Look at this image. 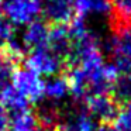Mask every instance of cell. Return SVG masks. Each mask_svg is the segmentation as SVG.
Masks as SVG:
<instances>
[{
	"label": "cell",
	"mask_w": 131,
	"mask_h": 131,
	"mask_svg": "<svg viewBox=\"0 0 131 131\" xmlns=\"http://www.w3.org/2000/svg\"><path fill=\"white\" fill-rule=\"evenodd\" d=\"M114 31L131 28V0H107Z\"/></svg>",
	"instance_id": "obj_8"
},
{
	"label": "cell",
	"mask_w": 131,
	"mask_h": 131,
	"mask_svg": "<svg viewBox=\"0 0 131 131\" xmlns=\"http://www.w3.org/2000/svg\"><path fill=\"white\" fill-rule=\"evenodd\" d=\"M12 40H14L13 24L2 14L0 16V44H6Z\"/></svg>",
	"instance_id": "obj_13"
},
{
	"label": "cell",
	"mask_w": 131,
	"mask_h": 131,
	"mask_svg": "<svg viewBox=\"0 0 131 131\" xmlns=\"http://www.w3.org/2000/svg\"><path fill=\"white\" fill-rule=\"evenodd\" d=\"M0 131H9V116L2 104H0Z\"/></svg>",
	"instance_id": "obj_14"
},
{
	"label": "cell",
	"mask_w": 131,
	"mask_h": 131,
	"mask_svg": "<svg viewBox=\"0 0 131 131\" xmlns=\"http://www.w3.org/2000/svg\"><path fill=\"white\" fill-rule=\"evenodd\" d=\"M26 61V68L31 69L32 72L41 75H47V76H55L59 73L62 69L66 71V63L62 58H59L54 51L48 48V47H41V48L32 49Z\"/></svg>",
	"instance_id": "obj_3"
},
{
	"label": "cell",
	"mask_w": 131,
	"mask_h": 131,
	"mask_svg": "<svg viewBox=\"0 0 131 131\" xmlns=\"http://www.w3.org/2000/svg\"><path fill=\"white\" fill-rule=\"evenodd\" d=\"M69 93V83L65 76H51L44 82V97L49 100H61Z\"/></svg>",
	"instance_id": "obj_9"
},
{
	"label": "cell",
	"mask_w": 131,
	"mask_h": 131,
	"mask_svg": "<svg viewBox=\"0 0 131 131\" xmlns=\"http://www.w3.org/2000/svg\"><path fill=\"white\" fill-rule=\"evenodd\" d=\"M49 34V26L45 21H32L27 26L23 34V44L30 51L47 45Z\"/></svg>",
	"instance_id": "obj_7"
},
{
	"label": "cell",
	"mask_w": 131,
	"mask_h": 131,
	"mask_svg": "<svg viewBox=\"0 0 131 131\" xmlns=\"http://www.w3.org/2000/svg\"><path fill=\"white\" fill-rule=\"evenodd\" d=\"M85 108L94 120L102 124H111L120 111V106L110 94L89 97L85 102Z\"/></svg>",
	"instance_id": "obj_6"
},
{
	"label": "cell",
	"mask_w": 131,
	"mask_h": 131,
	"mask_svg": "<svg viewBox=\"0 0 131 131\" xmlns=\"http://www.w3.org/2000/svg\"><path fill=\"white\" fill-rule=\"evenodd\" d=\"M42 0H3L2 13L12 24L24 26L35 21L41 14Z\"/></svg>",
	"instance_id": "obj_2"
},
{
	"label": "cell",
	"mask_w": 131,
	"mask_h": 131,
	"mask_svg": "<svg viewBox=\"0 0 131 131\" xmlns=\"http://www.w3.org/2000/svg\"><path fill=\"white\" fill-rule=\"evenodd\" d=\"M111 125L116 131H131V102L120 107L118 114Z\"/></svg>",
	"instance_id": "obj_12"
},
{
	"label": "cell",
	"mask_w": 131,
	"mask_h": 131,
	"mask_svg": "<svg viewBox=\"0 0 131 131\" xmlns=\"http://www.w3.org/2000/svg\"><path fill=\"white\" fill-rule=\"evenodd\" d=\"M41 13L48 26H68L76 17L75 0H42Z\"/></svg>",
	"instance_id": "obj_5"
},
{
	"label": "cell",
	"mask_w": 131,
	"mask_h": 131,
	"mask_svg": "<svg viewBox=\"0 0 131 131\" xmlns=\"http://www.w3.org/2000/svg\"><path fill=\"white\" fill-rule=\"evenodd\" d=\"M107 51L118 73H131V28L114 31L107 42Z\"/></svg>",
	"instance_id": "obj_1"
},
{
	"label": "cell",
	"mask_w": 131,
	"mask_h": 131,
	"mask_svg": "<svg viewBox=\"0 0 131 131\" xmlns=\"http://www.w3.org/2000/svg\"><path fill=\"white\" fill-rule=\"evenodd\" d=\"M2 3H3V0H0V7H2Z\"/></svg>",
	"instance_id": "obj_15"
},
{
	"label": "cell",
	"mask_w": 131,
	"mask_h": 131,
	"mask_svg": "<svg viewBox=\"0 0 131 131\" xmlns=\"http://www.w3.org/2000/svg\"><path fill=\"white\" fill-rule=\"evenodd\" d=\"M38 128L37 116L31 111L9 117V131H38Z\"/></svg>",
	"instance_id": "obj_11"
},
{
	"label": "cell",
	"mask_w": 131,
	"mask_h": 131,
	"mask_svg": "<svg viewBox=\"0 0 131 131\" xmlns=\"http://www.w3.org/2000/svg\"><path fill=\"white\" fill-rule=\"evenodd\" d=\"M12 85L30 103L40 102L44 97V80L28 68H17L12 76Z\"/></svg>",
	"instance_id": "obj_4"
},
{
	"label": "cell",
	"mask_w": 131,
	"mask_h": 131,
	"mask_svg": "<svg viewBox=\"0 0 131 131\" xmlns=\"http://www.w3.org/2000/svg\"><path fill=\"white\" fill-rule=\"evenodd\" d=\"M76 17L85 18L88 14H104L110 13L107 0H75Z\"/></svg>",
	"instance_id": "obj_10"
}]
</instances>
